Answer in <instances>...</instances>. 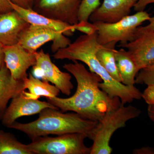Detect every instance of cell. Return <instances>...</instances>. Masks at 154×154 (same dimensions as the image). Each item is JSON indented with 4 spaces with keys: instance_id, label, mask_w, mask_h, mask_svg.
Masks as SVG:
<instances>
[{
    "instance_id": "6da1fadb",
    "label": "cell",
    "mask_w": 154,
    "mask_h": 154,
    "mask_svg": "<svg viewBox=\"0 0 154 154\" xmlns=\"http://www.w3.org/2000/svg\"><path fill=\"white\" fill-rule=\"evenodd\" d=\"M65 64L63 68L75 77L77 88L75 94L68 98H47L48 102L63 112L73 111L83 118L100 121L109 111L121 105L118 97L112 98L99 88L102 82L99 75L89 71L78 61Z\"/></svg>"
},
{
    "instance_id": "7a4b0ae2",
    "label": "cell",
    "mask_w": 154,
    "mask_h": 154,
    "mask_svg": "<svg viewBox=\"0 0 154 154\" xmlns=\"http://www.w3.org/2000/svg\"><path fill=\"white\" fill-rule=\"evenodd\" d=\"M97 41V33L82 35L68 46L60 48L54 53L57 60L80 61L85 63L90 71L99 75L102 82L99 88L112 98L118 97L125 105L134 100L142 98V93L135 86L129 87L113 79L97 59L96 52L101 46Z\"/></svg>"
},
{
    "instance_id": "3957f363",
    "label": "cell",
    "mask_w": 154,
    "mask_h": 154,
    "mask_svg": "<svg viewBox=\"0 0 154 154\" xmlns=\"http://www.w3.org/2000/svg\"><path fill=\"white\" fill-rule=\"evenodd\" d=\"M35 121L27 123L15 122L7 127L22 131L32 140L50 134L69 133L86 134L89 139L98 122L83 118L75 113H64L57 109L46 108Z\"/></svg>"
},
{
    "instance_id": "277c9868",
    "label": "cell",
    "mask_w": 154,
    "mask_h": 154,
    "mask_svg": "<svg viewBox=\"0 0 154 154\" xmlns=\"http://www.w3.org/2000/svg\"><path fill=\"white\" fill-rule=\"evenodd\" d=\"M140 109L131 105L122 104L117 109L106 113L94 129L91 139L93 141L90 154H110L113 149L110 141L117 130L124 128L128 121L138 118Z\"/></svg>"
},
{
    "instance_id": "5b68a950",
    "label": "cell",
    "mask_w": 154,
    "mask_h": 154,
    "mask_svg": "<svg viewBox=\"0 0 154 154\" xmlns=\"http://www.w3.org/2000/svg\"><path fill=\"white\" fill-rule=\"evenodd\" d=\"M149 14L144 11L129 15L113 23L95 22L97 27V41L105 45L109 43L126 44L132 41L135 30L143 23L148 21Z\"/></svg>"
},
{
    "instance_id": "8992f818",
    "label": "cell",
    "mask_w": 154,
    "mask_h": 154,
    "mask_svg": "<svg viewBox=\"0 0 154 154\" xmlns=\"http://www.w3.org/2000/svg\"><path fill=\"white\" fill-rule=\"evenodd\" d=\"M87 137L82 133H69L56 137L48 136L32 140L27 145L32 154H90L91 147L85 145Z\"/></svg>"
},
{
    "instance_id": "52a82bcc",
    "label": "cell",
    "mask_w": 154,
    "mask_h": 154,
    "mask_svg": "<svg viewBox=\"0 0 154 154\" xmlns=\"http://www.w3.org/2000/svg\"><path fill=\"white\" fill-rule=\"evenodd\" d=\"M50 41L53 42L51 50L54 53L71 43L70 39L60 32L30 24L22 32L18 43L28 51L35 53L43 45Z\"/></svg>"
},
{
    "instance_id": "ba28073f",
    "label": "cell",
    "mask_w": 154,
    "mask_h": 154,
    "mask_svg": "<svg viewBox=\"0 0 154 154\" xmlns=\"http://www.w3.org/2000/svg\"><path fill=\"white\" fill-rule=\"evenodd\" d=\"M36 63L33 66L34 77L54 85L63 94L69 96L73 88L69 73L61 71L52 62L49 54L41 49L35 53Z\"/></svg>"
},
{
    "instance_id": "9c48e42d",
    "label": "cell",
    "mask_w": 154,
    "mask_h": 154,
    "mask_svg": "<svg viewBox=\"0 0 154 154\" xmlns=\"http://www.w3.org/2000/svg\"><path fill=\"white\" fill-rule=\"evenodd\" d=\"M82 0H34L33 10L51 19L72 25L79 22Z\"/></svg>"
},
{
    "instance_id": "30bf717a",
    "label": "cell",
    "mask_w": 154,
    "mask_h": 154,
    "mask_svg": "<svg viewBox=\"0 0 154 154\" xmlns=\"http://www.w3.org/2000/svg\"><path fill=\"white\" fill-rule=\"evenodd\" d=\"M5 62L11 75L17 81H23L28 77L27 71L36 63L35 53L30 52L18 43L3 46Z\"/></svg>"
},
{
    "instance_id": "8fae6325",
    "label": "cell",
    "mask_w": 154,
    "mask_h": 154,
    "mask_svg": "<svg viewBox=\"0 0 154 154\" xmlns=\"http://www.w3.org/2000/svg\"><path fill=\"white\" fill-rule=\"evenodd\" d=\"M23 92L12 99L10 105L7 107L1 120L2 124L4 126H8L22 116L39 113L45 108H51L59 110L48 102L26 98Z\"/></svg>"
},
{
    "instance_id": "7c38bea8",
    "label": "cell",
    "mask_w": 154,
    "mask_h": 154,
    "mask_svg": "<svg viewBox=\"0 0 154 154\" xmlns=\"http://www.w3.org/2000/svg\"><path fill=\"white\" fill-rule=\"evenodd\" d=\"M29 25L15 10L0 13V43L3 46L18 44L22 32Z\"/></svg>"
},
{
    "instance_id": "4fadbf2b",
    "label": "cell",
    "mask_w": 154,
    "mask_h": 154,
    "mask_svg": "<svg viewBox=\"0 0 154 154\" xmlns=\"http://www.w3.org/2000/svg\"><path fill=\"white\" fill-rule=\"evenodd\" d=\"M137 0H104L102 5L93 12L90 21L113 23L128 16Z\"/></svg>"
},
{
    "instance_id": "5bb4252c",
    "label": "cell",
    "mask_w": 154,
    "mask_h": 154,
    "mask_svg": "<svg viewBox=\"0 0 154 154\" xmlns=\"http://www.w3.org/2000/svg\"><path fill=\"white\" fill-rule=\"evenodd\" d=\"M120 45L131 54L139 70L154 64V31L142 34Z\"/></svg>"
},
{
    "instance_id": "9a60e30c",
    "label": "cell",
    "mask_w": 154,
    "mask_h": 154,
    "mask_svg": "<svg viewBox=\"0 0 154 154\" xmlns=\"http://www.w3.org/2000/svg\"><path fill=\"white\" fill-rule=\"evenodd\" d=\"M10 3L12 9L18 12L30 25L50 28L62 33L66 36H72L75 31L73 25L45 17L35 12L33 9L23 8L11 2Z\"/></svg>"
},
{
    "instance_id": "2e32d148",
    "label": "cell",
    "mask_w": 154,
    "mask_h": 154,
    "mask_svg": "<svg viewBox=\"0 0 154 154\" xmlns=\"http://www.w3.org/2000/svg\"><path fill=\"white\" fill-rule=\"evenodd\" d=\"M25 90L23 81L14 79L5 64L0 69V120L3 118L9 101Z\"/></svg>"
},
{
    "instance_id": "e0dca14e",
    "label": "cell",
    "mask_w": 154,
    "mask_h": 154,
    "mask_svg": "<svg viewBox=\"0 0 154 154\" xmlns=\"http://www.w3.org/2000/svg\"><path fill=\"white\" fill-rule=\"evenodd\" d=\"M116 66L122 79V83L125 85L133 87L135 79L139 71L131 54L124 48L115 52Z\"/></svg>"
},
{
    "instance_id": "ac0fdd59",
    "label": "cell",
    "mask_w": 154,
    "mask_h": 154,
    "mask_svg": "<svg viewBox=\"0 0 154 154\" xmlns=\"http://www.w3.org/2000/svg\"><path fill=\"white\" fill-rule=\"evenodd\" d=\"M23 82L25 90L28 89L29 91H24L23 94L26 98L29 99H38L40 96L53 98L57 96L60 92L55 86L50 85L48 82L42 81L30 73Z\"/></svg>"
},
{
    "instance_id": "d6986e66",
    "label": "cell",
    "mask_w": 154,
    "mask_h": 154,
    "mask_svg": "<svg viewBox=\"0 0 154 154\" xmlns=\"http://www.w3.org/2000/svg\"><path fill=\"white\" fill-rule=\"evenodd\" d=\"M116 45L109 43L101 45L96 51V55L100 63L110 76L117 82L122 83L116 61Z\"/></svg>"
},
{
    "instance_id": "ffe728a7",
    "label": "cell",
    "mask_w": 154,
    "mask_h": 154,
    "mask_svg": "<svg viewBox=\"0 0 154 154\" xmlns=\"http://www.w3.org/2000/svg\"><path fill=\"white\" fill-rule=\"evenodd\" d=\"M0 154H32L27 145L21 143L14 135L0 130Z\"/></svg>"
},
{
    "instance_id": "44dd1931",
    "label": "cell",
    "mask_w": 154,
    "mask_h": 154,
    "mask_svg": "<svg viewBox=\"0 0 154 154\" xmlns=\"http://www.w3.org/2000/svg\"><path fill=\"white\" fill-rule=\"evenodd\" d=\"M100 5V0H82L78 14L79 22L88 21L91 14Z\"/></svg>"
},
{
    "instance_id": "7402d4cb",
    "label": "cell",
    "mask_w": 154,
    "mask_h": 154,
    "mask_svg": "<svg viewBox=\"0 0 154 154\" xmlns=\"http://www.w3.org/2000/svg\"><path fill=\"white\" fill-rule=\"evenodd\" d=\"M135 84L154 85V64L140 70L136 77Z\"/></svg>"
},
{
    "instance_id": "603a6c76",
    "label": "cell",
    "mask_w": 154,
    "mask_h": 154,
    "mask_svg": "<svg viewBox=\"0 0 154 154\" xmlns=\"http://www.w3.org/2000/svg\"><path fill=\"white\" fill-rule=\"evenodd\" d=\"M75 30L84 33L86 35H91L96 33L97 27L94 23H91L88 21H81L73 25Z\"/></svg>"
},
{
    "instance_id": "cb8c5ba5",
    "label": "cell",
    "mask_w": 154,
    "mask_h": 154,
    "mask_svg": "<svg viewBox=\"0 0 154 154\" xmlns=\"http://www.w3.org/2000/svg\"><path fill=\"white\" fill-rule=\"evenodd\" d=\"M148 21V25L145 26H139L137 28L134 35L133 39L142 34L154 31V16L151 17Z\"/></svg>"
},
{
    "instance_id": "d4e9b609",
    "label": "cell",
    "mask_w": 154,
    "mask_h": 154,
    "mask_svg": "<svg viewBox=\"0 0 154 154\" xmlns=\"http://www.w3.org/2000/svg\"><path fill=\"white\" fill-rule=\"evenodd\" d=\"M142 98L148 105H154V85L147 86L142 93Z\"/></svg>"
},
{
    "instance_id": "484cf974",
    "label": "cell",
    "mask_w": 154,
    "mask_h": 154,
    "mask_svg": "<svg viewBox=\"0 0 154 154\" xmlns=\"http://www.w3.org/2000/svg\"><path fill=\"white\" fill-rule=\"evenodd\" d=\"M11 3L24 9L33 8L34 0H8Z\"/></svg>"
},
{
    "instance_id": "4316f807",
    "label": "cell",
    "mask_w": 154,
    "mask_h": 154,
    "mask_svg": "<svg viewBox=\"0 0 154 154\" xmlns=\"http://www.w3.org/2000/svg\"><path fill=\"white\" fill-rule=\"evenodd\" d=\"M151 4L154 5V0H137L134 9L136 12L144 11L146 7Z\"/></svg>"
},
{
    "instance_id": "83f0119b",
    "label": "cell",
    "mask_w": 154,
    "mask_h": 154,
    "mask_svg": "<svg viewBox=\"0 0 154 154\" xmlns=\"http://www.w3.org/2000/svg\"><path fill=\"white\" fill-rule=\"evenodd\" d=\"M133 153L135 154H154V148L144 146L140 149H135Z\"/></svg>"
},
{
    "instance_id": "f1b7e54d",
    "label": "cell",
    "mask_w": 154,
    "mask_h": 154,
    "mask_svg": "<svg viewBox=\"0 0 154 154\" xmlns=\"http://www.w3.org/2000/svg\"><path fill=\"white\" fill-rule=\"evenodd\" d=\"M0 9L2 13H5L13 10L10 1L8 0H0Z\"/></svg>"
},
{
    "instance_id": "f546056e",
    "label": "cell",
    "mask_w": 154,
    "mask_h": 154,
    "mask_svg": "<svg viewBox=\"0 0 154 154\" xmlns=\"http://www.w3.org/2000/svg\"><path fill=\"white\" fill-rule=\"evenodd\" d=\"M147 114L149 118L154 123V105H148Z\"/></svg>"
},
{
    "instance_id": "4dcf8cb0",
    "label": "cell",
    "mask_w": 154,
    "mask_h": 154,
    "mask_svg": "<svg viewBox=\"0 0 154 154\" xmlns=\"http://www.w3.org/2000/svg\"><path fill=\"white\" fill-rule=\"evenodd\" d=\"M5 55L3 51V46L0 43V69L5 65Z\"/></svg>"
},
{
    "instance_id": "1f68e13d",
    "label": "cell",
    "mask_w": 154,
    "mask_h": 154,
    "mask_svg": "<svg viewBox=\"0 0 154 154\" xmlns=\"http://www.w3.org/2000/svg\"><path fill=\"white\" fill-rule=\"evenodd\" d=\"M2 13V11H1V9H0V13Z\"/></svg>"
}]
</instances>
